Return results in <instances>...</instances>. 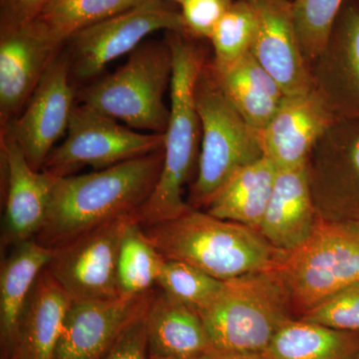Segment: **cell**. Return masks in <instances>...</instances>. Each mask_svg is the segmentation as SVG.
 Listing matches in <instances>:
<instances>
[{"label": "cell", "instance_id": "6", "mask_svg": "<svg viewBox=\"0 0 359 359\" xmlns=\"http://www.w3.org/2000/svg\"><path fill=\"white\" fill-rule=\"evenodd\" d=\"M212 348L264 353L287 321L295 318L280 283L268 271L224 280L199 309Z\"/></svg>", "mask_w": 359, "mask_h": 359}, {"label": "cell", "instance_id": "5", "mask_svg": "<svg viewBox=\"0 0 359 359\" xmlns=\"http://www.w3.org/2000/svg\"><path fill=\"white\" fill-rule=\"evenodd\" d=\"M268 271L299 318L359 282V226L318 219L309 237L295 249L280 252Z\"/></svg>", "mask_w": 359, "mask_h": 359}, {"label": "cell", "instance_id": "2", "mask_svg": "<svg viewBox=\"0 0 359 359\" xmlns=\"http://www.w3.org/2000/svg\"><path fill=\"white\" fill-rule=\"evenodd\" d=\"M173 54L170 119L164 133V161L152 195L134 214L141 226L178 218L192 209L184 188L199 161L202 127L195 104L196 80L204 57L183 32H167Z\"/></svg>", "mask_w": 359, "mask_h": 359}, {"label": "cell", "instance_id": "31", "mask_svg": "<svg viewBox=\"0 0 359 359\" xmlns=\"http://www.w3.org/2000/svg\"><path fill=\"white\" fill-rule=\"evenodd\" d=\"M302 320L344 332H359V282L309 309Z\"/></svg>", "mask_w": 359, "mask_h": 359}, {"label": "cell", "instance_id": "24", "mask_svg": "<svg viewBox=\"0 0 359 359\" xmlns=\"http://www.w3.org/2000/svg\"><path fill=\"white\" fill-rule=\"evenodd\" d=\"M278 168L264 157L236 172L205 208L216 218L259 231Z\"/></svg>", "mask_w": 359, "mask_h": 359}, {"label": "cell", "instance_id": "32", "mask_svg": "<svg viewBox=\"0 0 359 359\" xmlns=\"http://www.w3.org/2000/svg\"><path fill=\"white\" fill-rule=\"evenodd\" d=\"M235 0H183L180 4L185 34L210 39L215 27Z\"/></svg>", "mask_w": 359, "mask_h": 359}, {"label": "cell", "instance_id": "7", "mask_svg": "<svg viewBox=\"0 0 359 359\" xmlns=\"http://www.w3.org/2000/svg\"><path fill=\"white\" fill-rule=\"evenodd\" d=\"M173 54L166 39L143 42L124 65L78 94L82 104L134 130L164 134L170 109L164 102L171 84Z\"/></svg>", "mask_w": 359, "mask_h": 359}, {"label": "cell", "instance_id": "30", "mask_svg": "<svg viewBox=\"0 0 359 359\" xmlns=\"http://www.w3.org/2000/svg\"><path fill=\"white\" fill-rule=\"evenodd\" d=\"M156 285L169 297L198 311L218 294L224 280L183 262L165 259Z\"/></svg>", "mask_w": 359, "mask_h": 359}, {"label": "cell", "instance_id": "9", "mask_svg": "<svg viewBox=\"0 0 359 359\" xmlns=\"http://www.w3.org/2000/svg\"><path fill=\"white\" fill-rule=\"evenodd\" d=\"M159 30L185 33L181 11L166 0H145L80 30L65 42L71 77L80 82L93 79L115 59L131 53Z\"/></svg>", "mask_w": 359, "mask_h": 359}, {"label": "cell", "instance_id": "33", "mask_svg": "<svg viewBox=\"0 0 359 359\" xmlns=\"http://www.w3.org/2000/svg\"><path fill=\"white\" fill-rule=\"evenodd\" d=\"M146 313L127 325L101 359H149Z\"/></svg>", "mask_w": 359, "mask_h": 359}, {"label": "cell", "instance_id": "16", "mask_svg": "<svg viewBox=\"0 0 359 359\" xmlns=\"http://www.w3.org/2000/svg\"><path fill=\"white\" fill-rule=\"evenodd\" d=\"M2 159L7 176L1 245L15 247L34 240L46 221L55 176L36 171L11 135L1 134Z\"/></svg>", "mask_w": 359, "mask_h": 359}, {"label": "cell", "instance_id": "34", "mask_svg": "<svg viewBox=\"0 0 359 359\" xmlns=\"http://www.w3.org/2000/svg\"><path fill=\"white\" fill-rule=\"evenodd\" d=\"M52 0H0V33L33 22Z\"/></svg>", "mask_w": 359, "mask_h": 359}, {"label": "cell", "instance_id": "21", "mask_svg": "<svg viewBox=\"0 0 359 359\" xmlns=\"http://www.w3.org/2000/svg\"><path fill=\"white\" fill-rule=\"evenodd\" d=\"M145 318L149 356L198 359L212 348L198 311L161 290H155Z\"/></svg>", "mask_w": 359, "mask_h": 359}, {"label": "cell", "instance_id": "26", "mask_svg": "<svg viewBox=\"0 0 359 359\" xmlns=\"http://www.w3.org/2000/svg\"><path fill=\"white\" fill-rule=\"evenodd\" d=\"M164 262L134 219L123 236L118 259V282L122 297H138L151 292Z\"/></svg>", "mask_w": 359, "mask_h": 359}, {"label": "cell", "instance_id": "28", "mask_svg": "<svg viewBox=\"0 0 359 359\" xmlns=\"http://www.w3.org/2000/svg\"><path fill=\"white\" fill-rule=\"evenodd\" d=\"M259 21L249 0H235L215 27L210 40L216 65H226L252 51Z\"/></svg>", "mask_w": 359, "mask_h": 359}, {"label": "cell", "instance_id": "22", "mask_svg": "<svg viewBox=\"0 0 359 359\" xmlns=\"http://www.w3.org/2000/svg\"><path fill=\"white\" fill-rule=\"evenodd\" d=\"M212 67L224 95L245 121L257 131L266 128L285 95L252 52L230 65L212 63Z\"/></svg>", "mask_w": 359, "mask_h": 359}, {"label": "cell", "instance_id": "39", "mask_svg": "<svg viewBox=\"0 0 359 359\" xmlns=\"http://www.w3.org/2000/svg\"><path fill=\"white\" fill-rule=\"evenodd\" d=\"M356 359H359V353H358V358H356Z\"/></svg>", "mask_w": 359, "mask_h": 359}, {"label": "cell", "instance_id": "35", "mask_svg": "<svg viewBox=\"0 0 359 359\" xmlns=\"http://www.w3.org/2000/svg\"><path fill=\"white\" fill-rule=\"evenodd\" d=\"M198 359H269L264 353L219 351L212 348Z\"/></svg>", "mask_w": 359, "mask_h": 359}, {"label": "cell", "instance_id": "1", "mask_svg": "<svg viewBox=\"0 0 359 359\" xmlns=\"http://www.w3.org/2000/svg\"><path fill=\"white\" fill-rule=\"evenodd\" d=\"M162 150L80 176L55 177L46 221L34 240L49 249L120 217L133 215L151 197Z\"/></svg>", "mask_w": 359, "mask_h": 359}, {"label": "cell", "instance_id": "4", "mask_svg": "<svg viewBox=\"0 0 359 359\" xmlns=\"http://www.w3.org/2000/svg\"><path fill=\"white\" fill-rule=\"evenodd\" d=\"M196 108L202 127L197 178L188 204L207 208L236 172L264 157L257 130L229 101L217 81L212 63L201 68L196 80Z\"/></svg>", "mask_w": 359, "mask_h": 359}, {"label": "cell", "instance_id": "29", "mask_svg": "<svg viewBox=\"0 0 359 359\" xmlns=\"http://www.w3.org/2000/svg\"><path fill=\"white\" fill-rule=\"evenodd\" d=\"M346 0H292L295 30L309 68L327 46Z\"/></svg>", "mask_w": 359, "mask_h": 359}, {"label": "cell", "instance_id": "36", "mask_svg": "<svg viewBox=\"0 0 359 359\" xmlns=\"http://www.w3.org/2000/svg\"><path fill=\"white\" fill-rule=\"evenodd\" d=\"M149 359H178V358H160V356H149Z\"/></svg>", "mask_w": 359, "mask_h": 359}, {"label": "cell", "instance_id": "18", "mask_svg": "<svg viewBox=\"0 0 359 359\" xmlns=\"http://www.w3.org/2000/svg\"><path fill=\"white\" fill-rule=\"evenodd\" d=\"M249 1L259 21L252 48L255 57L280 84L285 96L313 89V75L295 30L292 0Z\"/></svg>", "mask_w": 359, "mask_h": 359}, {"label": "cell", "instance_id": "27", "mask_svg": "<svg viewBox=\"0 0 359 359\" xmlns=\"http://www.w3.org/2000/svg\"><path fill=\"white\" fill-rule=\"evenodd\" d=\"M145 0H52L36 18L60 43L75 33L139 6Z\"/></svg>", "mask_w": 359, "mask_h": 359}, {"label": "cell", "instance_id": "13", "mask_svg": "<svg viewBox=\"0 0 359 359\" xmlns=\"http://www.w3.org/2000/svg\"><path fill=\"white\" fill-rule=\"evenodd\" d=\"M154 292L71 302L53 359L102 358L127 325L147 311Z\"/></svg>", "mask_w": 359, "mask_h": 359}, {"label": "cell", "instance_id": "17", "mask_svg": "<svg viewBox=\"0 0 359 359\" xmlns=\"http://www.w3.org/2000/svg\"><path fill=\"white\" fill-rule=\"evenodd\" d=\"M337 120L316 87L285 96L266 128L259 131L264 157L278 168L299 166Z\"/></svg>", "mask_w": 359, "mask_h": 359}, {"label": "cell", "instance_id": "3", "mask_svg": "<svg viewBox=\"0 0 359 359\" xmlns=\"http://www.w3.org/2000/svg\"><path fill=\"white\" fill-rule=\"evenodd\" d=\"M142 229L165 259L183 262L219 280L268 271L280 252L254 229L201 210Z\"/></svg>", "mask_w": 359, "mask_h": 359}, {"label": "cell", "instance_id": "15", "mask_svg": "<svg viewBox=\"0 0 359 359\" xmlns=\"http://www.w3.org/2000/svg\"><path fill=\"white\" fill-rule=\"evenodd\" d=\"M311 72L337 119H359V0H346Z\"/></svg>", "mask_w": 359, "mask_h": 359}, {"label": "cell", "instance_id": "37", "mask_svg": "<svg viewBox=\"0 0 359 359\" xmlns=\"http://www.w3.org/2000/svg\"><path fill=\"white\" fill-rule=\"evenodd\" d=\"M166 1L175 2V4H180L182 1H183V0H166Z\"/></svg>", "mask_w": 359, "mask_h": 359}, {"label": "cell", "instance_id": "19", "mask_svg": "<svg viewBox=\"0 0 359 359\" xmlns=\"http://www.w3.org/2000/svg\"><path fill=\"white\" fill-rule=\"evenodd\" d=\"M318 221L306 163L278 168L259 233L275 249L287 252L302 245Z\"/></svg>", "mask_w": 359, "mask_h": 359}, {"label": "cell", "instance_id": "11", "mask_svg": "<svg viewBox=\"0 0 359 359\" xmlns=\"http://www.w3.org/2000/svg\"><path fill=\"white\" fill-rule=\"evenodd\" d=\"M134 219V214L120 217L53 249L47 269L72 301L122 297L118 259L123 236Z\"/></svg>", "mask_w": 359, "mask_h": 359}, {"label": "cell", "instance_id": "12", "mask_svg": "<svg viewBox=\"0 0 359 359\" xmlns=\"http://www.w3.org/2000/svg\"><path fill=\"white\" fill-rule=\"evenodd\" d=\"M71 79L66 54L59 52L21 114L1 129L11 135L36 171H41L54 144L67 132L75 107Z\"/></svg>", "mask_w": 359, "mask_h": 359}, {"label": "cell", "instance_id": "20", "mask_svg": "<svg viewBox=\"0 0 359 359\" xmlns=\"http://www.w3.org/2000/svg\"><path fill=\"white\" fill-rule=\"evenodd\" d=\"M71 302L48 269L42 271L21 311L8 358L53 359Z\"/></svg>", "mask_w": 359, "mask_h": 359}, {"label": "cell", "instance_id": "23", "mask_svg": "<svg viewBox=\"0 0 359 359\" xmlns=\"http://www.w3.org/2000/svg\"><path fill=\"white\" fill-rule=\"evenodd\" d=\"M54 250L35 240L15 245L1 264L0 273V337L2 353L8 358L16 327L33 285L53 257Z\"/></svg>", "mask_w": 359, "mask_h": 359}, {"label": "cell", "instance_id": "14", "mask_svg": "<svg viewBox=\"0 0 359 359\" xmlns=\"http://www.w3.org/2000/svg\"><path fill=\"white\" fill-rule=\"evenodd\" d=\"M63 45L36 20L20 29L0 33L1 129L25 109Z\"/></svg>", "mask_w": 359, "mask_h": 359}, {"label": "cell", "instance_id": "8", "mask_svg": "<svg viewBox=\"0 0 359 359\" xmlns=\"http://www.w3.org/2000/svg\"><path fill=\"white\" fill-rule=\"evenodd\" d=\"M164 148V134H143L89 106L75 105L66 139L53 149L41 171L70 176L83 167L96 171L152 154Z\"/></svg>", "mask_w": 359, "mask_h": 359}, {"label": "cell", "instance_id": "38", "mask_svg": "<svg viewBox=\"0 0 359 359\" xmlns=\"http://www.w3.org/2000/svg\"><path fill=\"white\" fill-rule=\"evenodd\" d=\"M2 359H13V358H2Z\"/></svg>", "mask_w": 359, "mask_h": 359}, {"label": "cell", "instance_id": "25", "mask_svg": "<svg viewBox=\"0 0 359 359\" xmlns=\"http://www.w3.org/2000/svg\"><path fill=\"white\" fill-rule=\"evenodd\" d=\"M359 332H344L292 318L264 351L269 359H356Z\"/></svg>", "mask_w": 359, "mask_h": 359}, {"label": "cell", "instance_id": "10", "mask_svg": "<svg viewBox=\"0 0 359 359\" xmlns=\"http://www.w3.org/2000/svg\"><path fill=\"white\" fill-rule=\"evenodd\" d=\"M318 219L359 226V119H337L309 156Z\"/></svg>", "mask_w": 359, "mask_h": 359}]
</instances>
